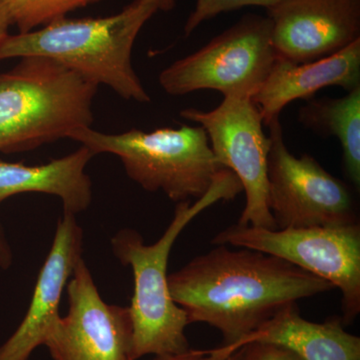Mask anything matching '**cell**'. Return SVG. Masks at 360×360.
Returning a JSON list of instances; mask_svg holds the SVG:
<instances>
[{
    "mask_svg": "<svg viewBox=\"0 0 360 360\" xmlns=\"http://www.w3.org/2000/svg\"><path fill=\"white\" fill-rule=\"evenodd\" d=\"M168 288L189 323L219 329L229 347L288 305L335 288L281 258L224 245L169 274Z\"/></svg>",
    "mask_w": 360,
    "mask_h": 360,
    "instance_id": "6da1fadb",
    "label": "cell"
},
{
    "mask_svg": "<svg viewBox=\"0 0 360 360\" xmlns=\"http://www.w3.org/2000/svg\"><path fill=\"white\" fill-rule=\"evenodd\" d=\"M158 11L155 0H134L115 15L63 18L32 32L9 33L0 44V60L45 56L127 101L148 103L150 96L132 65V49L141 28Z\"/></svg>",
    "mask_w": 360,
    "mask_h": 360,
    "instance_id": "7a4b0ae2",
    "label": "cell"
},
{
    "mask_svg": "<svg viewBox=\"0 0 360 360\" xmlns=\"http://www.w3.org/2000/svg\"><path fill=\"white\" fill-rule=\"evenodd\" d=\"M243 188L231 170L224 168L207 191L191 205L179 202L174 220L155 243L144 245L134 229L118 231L111 240L113 252L123 265L131 267L134 292L129 307L132 321L131 359L144 355L175 354L189 349L186 311L174 302L168 288L167 262L175 240L201 212L220 200L236 198Z\"/></svg>",
    "mask_w": 360,
    "mask_h": 360,
    "instance_id": "3957f363",
    "label": "cell"
},
{
    "mask_svg": "<svg viewBox=\"0 0 360 360\" xmlns=\"http://www.w3.org/2000/svg\"><path fill=\"white\" fill-rule=\"evenodd\" d=\"M98 85L45 56L0 73V153L33 150L94 123Z\"/></svg>",
    "mask_w": 360,
    "mask_h": 360,
    "instance_id": "277c9868",
    "label": "cell"
},
{
    "mask_svg": "<svg viewBox=\"0 0 360 360\" xmlns=\"http://www.w3.org/2000/svg\"><path fill=\"white\" fill-rule=\"evenodd\" d=\"M70 139L96 155L117 156L130 179L149 193L162 191L175 202L200 200L224 169L200 125L165 127L151 132L132 129L116 134L89 127L75 132Z\"/></svg>",
    "mask_w": 360,
    "mask_h": 360,
    "instance_id": "5b68a950",
    "label": "cell"
},
{
    "mask_svg": "<svg viewBox=\"0 0 360 360\" xmlns=\"http://www.w3.org/2000/svg\"><path fill=\"white\" fill-rule=\"evenodd\" d=\"M271 30L267 16H243L198 51L161 71V89L172 96L210 89L224 97L252 98L277 58Z\"/></svg>",
    "mask_w": 360,
    "mask_h": 360,
    "instance_id": "8992f818",
    "label": "cell"
},
{
    "mask_svg": "<svg viewBox=\"0 0 360 360\" xmlns=\"http://www.w3.org/2000/svg\"><path fill=\"white\" fill-rule=\"evenodd\" d=\"M212 245H232L281 258L338 288L342 295V323L360 312V225L314 226L270 231L232 225Z\"/></svg>",
    "mask_w": 360,
    "mask_h": 360,
    "instance_id": "52a82bcc",
    "label": "cell"
},
{
    "mask_svg": "<svg viewBox=\"0 0 360 360\" xmlns=\"http://www.w3.org/2000/svg\"><path fill=\"white\" fill-rule=\"evenodd\" d=\"M269 207L277 229L355 224L347 186L309 155L296 158L284 141L279 117L267 124Z\"/></svg>",
    "mask_w": 360,
    "mask_h": 360,
    "instance_id": "ba28073f",
    "label": "cell"
},
{
    "mask_svg": "<svg viewBox=\"0 0 360 360\" xmlns=\"http://www.w3.org/2000/svg\"><path fill=\"white\" fill-rule=\"evenodd\" d=\"M180 116L205 130L217 162L231 170L240 181L246 202L238 224L276 231L269 207L270 139L265 134L264 120L251 98L224 97L222 103L212 110L186 108L180 111Z\"/></svg>",
    "mask_w": 360,
    "mask_h": 360,
    "instance_id": "9c48e42d",
    "label": "cell"
},
{
    "mask_svg": "<svg viewBox=\"0 0 360 360\" xmlns=\"http://www.w3.org/2000/svg\"><path fill=\"white\" fill-rule=\"evenodd\" d=\"M70 310L59 316L44 345L54 360H132L129 307L108 304L84 260L68 281Z\"/></svg>",
    "mask_w": 360,
    "mask_h": 360,
    "instance_id": "30bf717a",
    "label": "cell"
},
{
    "mask_svg": "<svg viewBox=\"0 0 360 360\" xmlns=\"http://www.w3.org/2000/svg\"><path fill=\"white\" fill-rule=\"evenodd\" d=\"M277 56L305 63L360 39V0H283L266 9Z\"/></svg>",
    "mask_w": 360,
    "mask_h": 360,
    "instance_id": "8fae6325",
    "label": "cell"
},
{
    "mask_svg": "<svg viewBox=\"0 0 360 360\" xmlns=\"http://www.w3.org/2000/svg\"><path fill=\"white\" fill-rule=\"evenodd\" d=\"M82 248L84 231L75 215L65 212L58 221L51 251L40 269L25 319L0 347V360H28L33 350L44 345L60 316L61 296L82 258Z\"/></svg>",
    "mask_w": 360,
    "mask_h": 360,
    "instance_id": "7c38bea8",
    "label": "cell"
},
{
    "mask_svg": "<svg viewBox=\"0 0 360 360\" xmlns=\"http://www.w3.org/2000/svg\"><path fill=\"white\" fill-rule=\"evenodd\" d=\"M329 86L342 87L347 91L360 86V39L331 56L310 63H293L277 56L264 85L251 101L267 125L292 101L311 98Z\"/></svg>",
    "mask_w": 360,
    "mask_h": 360,
    "instance_id": "4fadbf2b",
    "label": "cell"
},
{
    "mask_svg": "<svg viewBox=\"0 0 360 360\" xmlns=\"http://www.w3.org/2000/svg\"><path fill=\"white\" fill-rule=\"evenodd\" d=\"M342 324L335 319L322 323L307 321L293 303L236 345L224 347L234 352L248 343H271L302 360H360V338L347 333Z\"/></svg>",
    "mask_w": 360,
    "mask_h": 360,
    "instance_id": "5bb4252c",
    "label": "cell"
},
{
    "mask_svg": "<svg viewBox=\"0 0 360 360\" xmlns=\"http://www.w3.org/2000/svg\"><path fill=\"white\" fill-rule=\"evenodd\" d=\"M94 156L82 146L46 165L30 167L0 160V203L16 194L39 193L58 196L66 213L84 212L92 200L91 180L85 167Z\"/></svg>",
    "mask_w": 360,
    "mask_h": 360,
    "instance_id": "9a60e30c",
    "label": "cell"
},
{
    "mask_svg": "<svg viewBox=\"0 0 360 360\" xmlns=\"http://www.w3.org/2000/svg\"><path fill=\"white\" fill-rule=\"evenodd\" d=\"M300 122L319 134L338 137L345 170L354 186H360V86L340 98L309 101L300 110Z\"/></svg>",
    "mask_w": 360,
    "mask_h": 360,
    "instance_id": "2e32d148",
    "label": "cell"
},
{
    "mask_svg": "<svg viewBox=\"0 0 360 360\" xmlns=\"http://www.w3.org/2000/svg\"><path fill=\"white\" fill-rule=\"evenodd\" d=\"M101 0H4L11 22L18 33L37 28L66 18L68 13L101 2Z\"/></svg>",
    "mask_w": 360,
    "mask_h": 360,
    "instance_id": "e0dca14e",
    "label": "cell"
},
{
    "mask_svg": "<svg viewBox=\"0 0 360 360\" xmlns=\"http://www.w3.org/2000/svg\"><path fill=\"white\" fill-rule=\"evenodd\" d=\"M281 1L283 0H198L184 25V34L189 37L201 23L219 14L248 6H260L269 9Z\"/></svg>",
    "mask_w": 360,
    "mask_h": 360,
    "instance_id": "ac0fdd59",
    "label": "cell"
},
{
    "mask_svg": "<svg viewBox=\"0 0 360 360\" xmlns=\"http://www.w3.org/2000/svg\"><path fill=\"white\" fill-rule=\"evenodd\" d=\"M236 360H302L288 348L271 343L252 342L236 350Z\"/></svg>",
    "mask_w": 360,
    "mask_h": 360,
    "instance_id": "d6986e66",
    "label": "cell"
},
{
    "mask_svg": "<svg viewBox=\"0 0 360 360\" xmlns=\"http://www.w3.org/2000/svg\"><path fill=\"white\" fill-rule=\"evenodd\" d=\"M153 360H236V352L221 347L212 350H188L180 354L158 355Z\"/></svg>",
    "mask_w": 360,
    "mask_h": 360,
    "instance_id": "ffe728a7",
    "label": "cell"
},
{
    "mask_svg": "<svg viewBox=\"0 0 360 360\" xmlns=\"http://www.w3.org/2000/svg\"><path fill=\"white\" fill-rule=\"evenodd\" d=\"M11 262H13V253H11V246L7 243L4 229L0 224V267L4 269H8Z\"/></svg>",
    "mask_w": 360,
    "mask_h": 360,
    "instance_id": "44dd1931",
    "label": "cell"
},
{
    "mask_svg": "<svg viewBox=\"0 0 360 360\" xmlns=\"http://www.w3.org/2000/svg\"><path fill=\"white\" fill-rule=\"evenodd\" d=\"M13 26L11 15L4 0H0V44H2L4 39L9 34V28Z\"/></svg>",
    "mask_w": 360,
    "mask_h": 360,
    "instance_id": "7402d4cb",
    "label": "cell"
},
{
    "mask_svg": "<svg viewBox=\"0 0 360 360\" xmlns=\"http://www.w3.org/2000/svg\"><path fill=\"white\" fill-rule=\"evenodd\" d=\"M161 11H169L174 8L176 0H155Z\"/></svg>",
    "mask_w": 360,
    "mask_h": 360,
    "instance_id": "603a6c76",
    "label": "cell"
}]
</instances>
